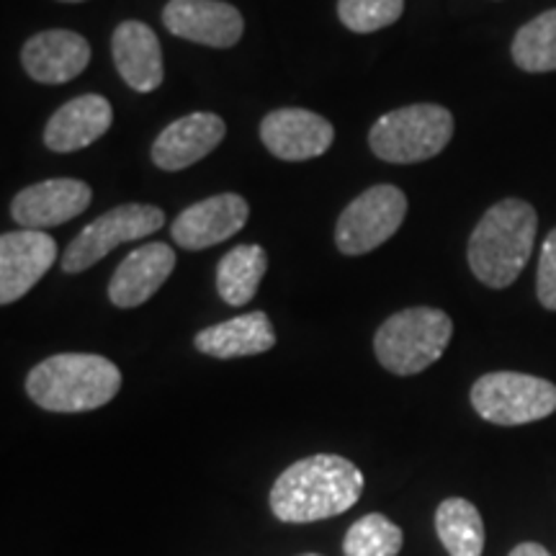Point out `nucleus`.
<instances>
[{
    "label": "nucleus",
    "instance_id": "f257e3e1",
    "mask_svg": "<svg viewBox=\"0 0 556 556\" xmlns=\"http://www.w3.org/2000/svg\"><path fill=\"white\" fill-rule=\"evenodd\" d=\"M364 492V475L338 454H317L291 464L270 490V510L283 523H315L351 510Z\"/></svg>",
    "mask_w": 556,
    "mask_h": 556
},
{
    "label": "nucleus",
    "instance_id": "f03ea898",
    "mask_svg": "<svg viewBox=\"0 0 556 556\" xmlns=\"http://www.w3.org/2000/svg\"><path fill=\"white\" fill-rule=\"evenodd\" d=\"M539 217L523 199H503L484 212L469 238V268L484 287L507 289L523 274Z\"/></svg>",
    "mask_w": 556,
    "mask_h": 556
},
{
    "label": "nucleus",
    "instance_id": "7ed1b4c3",
    "mask_svg": "<svg viewBox=\"0 0 556 556\" xmlns=\"http://www.w3.org/2000/svg\"><path fill=\"white\" fill-rule=\"evenodd\" d=\"M119 389V366L96 353H60L26 377V394L50 413H90L109 405Z\"/></svg>",
    "mask_w": 556,
    "mask_h": 556
},
{
    "label": "nucleus",
    "instance_id": "20e7f679",
    "mask_svg": "<svg viewBox=\"0 0 556 556\" xmlns=\"http://www.w3.org/2000/svg\"><path fill=\"white\" fill-rule=\"evenodd\" d=\"M454 323L443 309L409 307L392 315L374 336V353L387 371L413 377L446 353Z\"/></svg>",
    "mask_w": 556,
    "mask_h": 556
},
{
    "label": "nucleus",
    "instance_id": "39448f33",
    "mask_svg": "<svg viewBox=\"0 0 556 556\" xmlns=\"http://www.w3.org/2000/svg\"><path fill=\"white\" fill-rule=\"evenodd\" d=\"M454 137V116L435 103L389 111L368 131V144L384 163L409 165L441 155Z\"/></svg>",
    "mask_w": 556,
    "mask_h": 556
},
{
    "label": "nucleus",
    "instance_id": "423d86ee",
    "mask_svg": "<svg viewBox=\"0 0 556 556\" xmlns=\"http://www.w3.org/2000/svg\"><path fill=\"white\" fill-rule=\"evenodd\" d=\"M477 415L495 426H528L556 413V384L518 371H492L471 387Z\"/></svg>",
    "mask_w": 556,
    "mask_h": 556
},
{
    "label": "nucleus",
    "instance_id": "0eeeda50",
    "mask_svg": "<svg viewBox=\"0 0 556 556\" xmlns=\"http://www.w3.org/2000/svg\"><path fill=\"white\" fill-rule=\"evenodd\" d=\"M165 225V212L152 204H124L101 214L90 225L80 229V235L70 242L62 255V270L65 274H80L96 266L103 255L124 245V242L142 240L155 235Z\"/></svg>",
    "mask_w": 556,
    "mask_h": 556
},
{
    "label": "nucleus",
    "instance_id": "6e6552de",
    "mask_svg": "<svg viewBox=\"0 0 556 556\" xmlns=\"http://www.w3.org/2000/svg\"><path fill=\"white\" fill-rule=\"evenodd\" d=\"M405 214L407 197L397 186H371L343 208L336 227V245L345 255L371 253L397 232Z\"/></svg>",
    "mask_w": 556,
    "mask_h": 556
},
{
    "label": "nucleus",
    "instance_id": "1a4fd4ad",
    "mask_svg": "<svg viewBox=\"0 0 556 556\" xmlns=\"http://www.w3.org/2000/svg\"><path fill=\"white\" fill-rule=\"evenodd\" d=\"M163 24L173 37L214 50L235 47L245 31L242 13L225 0H170L163 11Z\"/></svg>",
    "mask_w": 556,
    "mask_h": 556
},
{
    "label": "nucleus",
    "instance_id": "9d476101",
    "mask_svg": "<svg viewBox=\"0 0 556 556\" xmlns=\"http://www.w3.org/2000/svg\"><path fill=\"white\" fill-rule=\"evenodd\" d=\"M58 261V242L39 229H18L0 238V304L18 302Z\"/></svg>",
    "mask_w": 556,
    "mask_h": 556
},
{
    "label": "nucleus",
    "instance_id": "9b49d317",
    "mask_svg": "<svg viewBox=\"0 0 556 556\" xmlns=\"http://www.w3.org/2000/svg\"><path fill=\"white\" fill-rule=\"evenodd\" d=\"M248 217L250 206L240 193H217L184 208L170 225V238L184 250H206L235 238Z\"/></svg>",
    "mask_w": 556,
    "mask_h": 556
},
{
    "label": "nucleus",
    "instance_id": "f8f14e48",
    "mask_svg": "<svg viewBox=\"0 0 556 556\" xmlns=\"http://www.w3.org/2000/svg\"><path fill=\"white\" fill-rule=\"evenodd\" d=\"M261 139L274 157L302 163L325 155L332 148L336 129L315 111L278 109L263 119Z\"/></svg>",
    "mask_w": 556,
    "mask_h": 556
},
{
    "label": "nucleus",
    "instance_id": "ddd939ff",
    "mask_svg": "<svg viewBox=\"0 0 556 556\" xmlns=\"http://www.w3.org/2000/svg\"><path fill=\"white\" fill-rule=\"evenodd\" d=\"M93 199L88 184L78 178H52L18 191L11 204V217L21 229H45L65 225L67 219L86 212Z\"/></svg>",
    "mask_w": 556,
    "mask_h": 556
},
{
    "label": "nucleus",
    "instance_id": "4468645a",
    "mask_svg": "<svg viewBox=\"0 0 556 556\" xmlns=\"http://www.w3.org/2000/svg\"><path fill=\"white\" fill-rule=\"evenodd\" d=\"M227 135L225 122L217 114L197 111V114L184 116L160 131L152 144V160L160 170H186L197 165L199 160L212 155Z\"/></svg>",
    "mask_w": 556,
    "mask_h": 556
},
{
    "label": "nucleus",
    "instance_id": "2eb2a0df",
    "mask_svg": "<svg viewBox=\"0 0 556 556\" xmlns=\"http://www.w3.org/2000/svg\"><path fill=\"white\" fill-rule=\"evenodd\" d=\"M173 270H176L173 248L165 242H148V245L131 250L116 268V274L111 276L109 299L119 309L142 307L168 281Z\"/></svg>",
    "mask_w": 556,
    "mask_h": 556
},
{
    "label": "nucleus",
    "instance_id": "dca6fc26",
    "mask_svg": "<svg viewBox=\"0 0 556 556\" xmlns=\"http://www.w3.org/2000/svg\"><path fill=\"white\" fill-rule=\"evenodd\" d=\"M21 62L31 80L45 83V86H62V83L78 78L88 67L90 45L86 37L75 31H41L26 41Z\"/></svg>",
    "mask_w": 556,
    "mask_h": 556
},
{
    "label": "nucleus",
    "instance_id": "f3484780",
    "mask_svg": "<svg viewBox=\"0 0 556 556\" xmlns=\"http://www.w3.org/2000/svg\"><path fill=\"white\" fill-rule=\"evenodd\" d=\"M114 65L122 80L137 93H152L163 86V50L157 34L142 21H122L111 37Z\"/></svg>",
    "mask_w": 556,
    "mask_h": 556
},
{
    "label": "nucleus",
    "instance_id": "a211bd4d",
    "mask_svg": "<svg viewBox=\"0 0 556 556\" xmlns=\"http://www.w3.org/2000/svg\"><path fill=\"white\" fill-rule=\"evenodd\" d=\"M111 122H114V111L103 96H78L54 111L52 119L47 122L45 144L60 155L86 150L88 144L106 135Z\"/></svg>",
    "mask_w": 556,
    "mask_h": 556
},
{
    "label": "nucleus",
    "instance_id": "6ab92c4d",
    "mask_svg": "<svg viewBox=\"0 0 556 556\" xmlns=\"http://www.w3.org/2000/svg\"><path fill=\"white\" fill-rule=\"evenodd\" d=\"M193 345L206 356L222 361L261 356L276 345V330L266 312H248V315L204 328Z\"/></svg>",
    "mask_w": 556,
    "mask_h": 556
},
{
    "label": "nucleus",
    "instance_id": "aec40b11",
    "mask_svg": "<svg viewBox=\"0 0 556 556\" xmlns=\"http://www.w3.org/2000/svg\"><path fill=\"white\" fill-rule=\"evenodd\" d=\"M268 255L261 245L232 248L217 268V291L229 307H245L258 294V287L266 276Z\"/></svg>",
    "mask_w": 556,
    "mask_h": 556
},
{
    "label": "nucleus",
    "instance_id": "412c9836",
    "mask_svg": "<svg viewBox=\"0 0 556 556\" xmlns=\"http://www.w3.org/2000/svg\"><path fill=\"white\" fill-rule=\"evenodd\" d=\"M435 533L451 556H482L484 523L469 500L448 497L435 510Z\"/></svg>",
    "mask_w": 556,
    "mask_h": 556
},
{
    "label": "nucleus",
    "instance_id": "4be33fe9",
    "mask_svg": "<svg viewBox=\"0 0 556 556\" xmlns=\"http://www.w3.org/2000/svg\"><path fill=\"white\" fill-rule=\"evenodd\" d=\"M513 60L526 73L556 70V9L520 26L513 39Z\"/></svg>",
    "mask_w": 556,
    "mask_h": 556
},
{
    "label": "nucleus",
    "instance_id": "5701e85b",
    "mask_svg": "<svg viewBox=\"0 0 556 556\" xmlns=\"http://www.w3.org/2000/svg\"><path fill=\"white\" fill-rule=\"evenodd\" d=\"M405 544V533L400 526L381 513H368L348 528L343 541L345 556H397Z\"/></svg>",
    "mask_w": 556,
    "mask_h": 556
},
{
    "label": "nucleus",
    "instance_id": "b1692460",
    "mask_svg": "<svg viewBox=\"0 0 556 556\" xmlns=\"http://www.w3.org/2000/svg\"><path fill=\"white\" fill-rule=\"evenodd\" d=\"M405 0H338V16L345 29L374 34L400 21Z\"/></svg>",
    "mask_w": 556,
    "mask_h": 556
},
{
    "label": "nucleus",
    "instance_id": "393cba45",
    "mask_svg": "<svg viewBox=\"0 0 556 556\" xmlns=\"http://www.w3.org/2000/svg\"><path fill=\"white\" fill-rule=\"evenodd\" d=\"M536 291L539 302L546 309L556 312V229L548 232L541 248V261H539V278H536Z\"/></svg>",
    "mask_w": 556,
    "mask_h": 556
},
{
    "label": "nucleus",
    "instance_id": "a878e982",
    "mask_svg": "<svg viewBox=\"0 0 556 556\" xmlns=\"http://www.w3.org/2000/svg\"><path fill=\"white\" fill-rule=\"evenodd\" d=\"M510 556H552V554H548L541 544H531V541H528V544H518L513 548Z\"/></svg>",
    "mask_w": 556,
    "mask_h": 556
},
{
    "label": "nucleus",
    "instance_id": "bb28decb",
    "mask_svg": "<svg viewBox=\"0 0 556 556\" xmlns=\"http://www.w3.org/2000/svg\"><path fill=\"white\" fill-rule=\"evenodd\" d=\"M60 3H83V0H60Z\"/></svg>",
    "mask_w": 556,
    "mask_h": 556
},
{
    "label": "nucleus",
    "instance_id": "cd10ccee",
    "mask_svg": "<svg viewBox=\"0 0 556 556\" xmlns=\"http://www.w3.org/2000/svg\"><path fill=\"white\" fill-rule=\"evenodd\" d=\"M299 556H319V554H299Z\"/></svg>",
    "mask_w": 556,
    "mask_h": 556
}]
</instances>
